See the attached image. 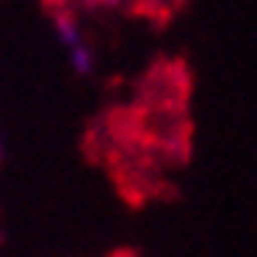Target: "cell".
Listing matches in <instances>:
<instances>
[{
	"instance_id": "obj_1",
	"label": "cell",
	"mask_w": 257,
	"mask_h": 257,
	"mask_svg": "<svg viewBox=\"0 0 257 257\" xmlns=\"http://www.w3.org/2000/svg\"><path fill=\"white\" fill-rule=\"evenodd\" d=\"M55 31H59L62 45H69V48H76V45H79V28H76V21L59 18V21H55Z\"/></svg>"
},
{
	"instance_id": "obj_2",
	"label": "cell",
	"mask_w": 257,
	"mask_h": 257,
	"mask_svg": "<svg viewBox=\"0 0 257 257\" xmlns=\"http://www.w3.org/2000/svg\"><path fill=\"white\" fill-rule=\"evenodd\" d=\"M69 52H72V65H76V72H79V76H86V72L93 69V62H89V52L82 48V41L76 45V48H69Z\"/></svg>"
}]
</instances>
